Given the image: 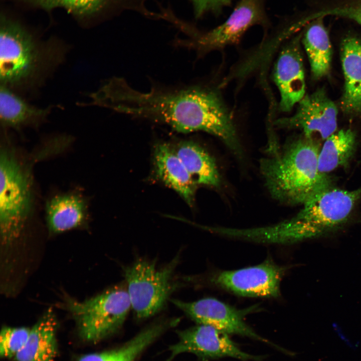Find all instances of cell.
Segmentation results:
<instances>
[{"label":"cell","instance_id":"cell-6","mask_svg":"<svg viewBox=\"0 0 361 361\" xmlns=\"http://www.w3.org/2000/svg\"><path fill=\"white\" fill-rule=\"evenodd\" d=\"M179 257L158 268L155 261L136 260L124 268L131 307L136 317L144 319L158 312L173 289L172 277Z\"/></svg>","mask_w":361,"mask_h":361},{"label":"cell","instance_id":"cell-26","mask_svg":"<svg viewBox=\"0 0 361 361\" xmlns=\"http://www.w3.org/2000/svg\"><path fill=\"white\" fill-rule=\"evenodd\" d=\"M195 16L200 18L207 13L218 14L231 4V0H189Z\"/></svg>","mask_w":361,"mask_h":361},{"label":"cell","instance_id":"cell-19","mask_svg":"<svg viewBox=\"0 0 361 361\" xmlns=\"http://www.w3.org/2000/svg\"><path fill=\"white\" fill-rule=\"evenodd\" d=\"M197 185L219 187L221 177L214 158L192 141H182L173 147Z\"/></svg>","mask_w":361,"mask_h":361},{"label":"cell","instance_id":"cell-3","mask_svg":"<svg viewBox=\"0 0 361 361\" xmlns=\"http://www.w3.org/2000/svg\"><path fill=\"white\" fill-rule=\"evenodd\" d=\"M67 53L62 45L40 42L19 23L1 17V85L18 94L34 91L63 63Z\"/></svg>","mask_w":361,"mask_h":361},{"label":"cell","instance_id":"cell-16","mask_svg":"<svg viewBox=\"0 0 361 361\" xmlns=\"http://www.w3.org/2000/svg\"><path fill=\"white\" fill-rule=\"evenodd\" d=\"M57 320L48 310L31 328L27 342L14 358L16 361H55L58 345Z\"/></svg>","mask_w":361,"mask_h":361},{"label":"cell","instance_id":"cell-15","mask_svg":"<svg viewBox=\"0 0 361 361\" xmlns=\"http://www.w3.org/2000/svg\"><path fill=\"white\" fill-rule=\"evenodd\" d=\"M341 64L344 78L341 100L342 110L349 114L361 113V40L347 36L341 46Z\"/></svg>","mask_w":361,"mask_h":361},{"label":"cell","instance_id":"cell-5","mask_svg":"<svg viewBox=\"0 0 361 361\" xmlns=\"http://www.w3.org/2000/svg\"><path fill=\"white\" fill-rule=\"evenodd\" d=\"M65 306L74 318L79 336L91 343L116 332L131 307L127 290L115 286L84 301L70 297Z\"/></svg>","mask_w":361,"mask_h":361},{"label":"cell","instance_id":"cell-12","mask_svg":"<svg viewBox=\"0 0 361 361\" xmlns=\"http://www.w3.org/2000/svg\"><path fill=\"white\" fill-rule=\"evenodd\" d=\"M171 301L199 324L213 326L229 334L240 335L270 343L245 322L244 312L217 299L209 297L194 302L175 299Z\"/></svg>","mask_w":361,"mask_h":361},{"label":"cell","instance_id":"cell-20","mask_svg":"<svg viewBox=\"0 0 361 361\" xmlns=\"http://www.w3.org/2000/svg\"><path fill=\"white\" fill-rule=\"evenodd\" d=\"M171 327L172 323L169 319L155 322L123 345L109 350L83 355L77 361H136L158 337Z\"/></svg>","mask_w":361,"mask_h":361},{"label":"cell","instance_id":"cell-25","mask_svg":"<svg viewBox=\"0 0 361 361\" xmlns=\"http://www.w3.org/2000/svg\"><path fill=\"white\" fill-rule=\"evenodd\" d=\"M336 16L355 21L361 25V0H348L323 8L306 16L308 22L326 16Z\"/></svg>","mask_w":361,"mask_h":361},{"label":"cell","instance_id":"cell-24","mask_svg":"<svg viewBox=\"0 0 361 361\" xmlns=\"http://www.w3.org/2000/svg\"><path fill=\"white\" fill-rule=\"evenodd\" d=\"M31 328L26 327H4L0 335V355L14 358L25 345Z\"/></svg>","mask_w":361,"mask_h":361},{"label":"cell","instance_id":"cell-7","mask_svg":"<svg viewBox=\"0 0 361 361\" xmlns=\"http://www.w3.org/2000/svg\"><path fill=\"white\" fill-rule=\"evenodd\" d=\"M361 199V187L352 190L334 187L318 194L292 218L303 240L320 236L345 224Z\"/></svg>","mask_w":361,"mask_h":361},{"label":"cell","instance_id":"cell-22","mask_svg":"<svg viewBox=\"0 0 361 361\" xmlns=\"http://www.w3.org/2000/svg\"><path fill=\"white\" fill-rule=\"evenodd\" d=\"M323 20L319 18L307 24L302 39L312 75L316 79L326 76L331 64V43Z\"/></svg>","mask_w":361,"mask_h":361},{"label":"cell","instance_id":"cell-2","mask_svg":"<svg viewBox=\"0 0 361 361\" xmlns=\"http://www.w3.org/2000/svg\"><path fill=\"white\" fill-rule=\"evenodd\" d=\"M320 148L318 140L303 135L281 150L278 147L273 149L271 155L261 160V173L273 199L285 204L303 206L334 187L332 177L318 169Z\"/></svg>","mask_w":361,"mask_h":361},{"label":"cell","instance_id":"cell-17","mask_svg":"<svg viewBox=\"0 0 361 361\" xmlns=\"http://www.w3.org/2000/svg\"><path fill=\"white\" fill-rule=\"evenodd\" d=\"M87 215L84 198L76 193L56 195L46 205L47 226L52 233H62L83 225Z\"/></svg>","mask_w":361,"mask_h":361},{"label":"cell","instance_id":"cell-10","mask_svg":"<svg viewBox=\"0 0 361 361\" xmlns=\"http://www.w3.org/2000/svg\"><path fill=\"white\" fill-rule=\"evenodd\" d=\"M295 114L276 120L282 128L297 129L309 138L325 140L336 131L337 108L323 89L306 95L299 102Z\"/></svg>","mask_w":361,"mask_h":361},{"label":"cell","instance_id":"cell-14","mask_svg":"<svg viewBox=\"0 0 361 361\" xmlns=\"http://www.w3.org/2000/svg\"><path fill=\"white\" fill-rule=\"evenodd\" d=\"M153 162L157 177L175 191L190 206L194 204L197 184L170 144L162 143L154 149Z\"/></svg>","mask_w":361,"mask_h":361},{"label":"cell","instance_id":"cell-4","mask_svg":"<svg viewBox=\"0 0 361 361\" xmlns=\"http://www.w3.org/2000/svg\"><path fill=\"white\" fill-rule=\"evenodd\" d=\"M13 148L4 144L0 155V233L5 246L19 236L33 206L31 168Z\"/></svg>","mask_w":361,"mask_h":361},{"label":"cell","instance_id":"cell-13","mask_svg":"<svg viewBox=\"0 0 361 361\" xmlns=\"http://www.w3.org/2000/svg\"><path fill=\"white\" fill-rule=\"evenodd\" d=\"M301 37V34L296 36L282 49L273 71V80L280 95L279 108L283 112L290 111L305 96Z\"/></svg>","mask_w":361,"mask_h":361},{"label":"cell","instance_id":"cell-9","mask_svg":"<svg viewBox=\"0 0 361 361\" xmlns=\"http://www.w3.org/2000/svg\"><path fill=\"white\" fill-rule=\"evenodd\" d=\"M178 340L169 347V360L184 353L194 354L203 359L232 357L247 360L259 357L242 350L229 334L213 326L199 325L178 332Z\"/></svg>","mask_w":361,"mask_h":361},{"label":"cell","instance_id":"cell-8","mask_svg":"<svg viewBox=\"0 0 361 361\" xmlns=\"http://www.w3.org/2000/svg\"><path fill=\"white\" fill-rule=\"evenodd\" d=\"M265 1L239 0L223 23L205 33L190 27L186 33L189 38L178 40L177 44L195 50L200 55L236 44L251 27L268 25Z\"/></svg>","mask_w":361,"mask_h":361},{"label":"cell","instance_id":"cell-18","mask_svg":"<svg viewBox=\"0 0 361 361\" xmlns=\"http://www.w3.org/2000/svg\"><path fill=\"white\" fill-rule=\"evenodd\" d=\"M52 109V105L44 108L32 105L17 93L1 85L0 119L4 127L17 129L37 126L47 119Z\"/></svg>","mask_w":361,"mask_h":361},{"label":"cell","instance_id":"cell-1","mask_svg":"<svg viewBox=\"0 0 361 361\" xmlns=\"http://www.w3.org/2000/svg\"><path fill=\"white\" fill-rule=\"evenodd\" d=\"M97 106L168 125L180 133L202 131L219 138L242 158L243 149L232 119L218 93L200 85L132 88L122 78L106 81L93 96Z\"/></svg>","mask_w":361,"mask_h":361},{"label":"cell","instance_id":"cell-23","mask_svg":"<svg viewBox=\"0 0 361 361\" xmlns=\"http://www.w3.org/2000/svg\"><path fill=\"white\" fill-rule=\"evenodd\" d=\"M356 149L355 133L350 129L335 132L325 140L318 156V169L323 173L347 168Z\"/></svg>","mask_w":361,"mask_h":361},{"label":"cell","instance_id":"cell-11","mask_svg":"<svg viewBox=\"0 0 361 361\" xmlns=\"http://www.w3.org/2000/svg\"><path fill=\"white\" fill-rule=\"evenodd\" d=\"M285 271L284 267L267 260L252 267L221 271L214 276L212 281L240 295L277 297L280 294V283Z\"/></svg>","mask_w":361,"mask_h":361},{"label":"cell","instance_id":"cell-21","mask_svg":"<svg viewBox=\"0 0 361 361\" xmlns=\"http://www.w3.org/2000/svg\"><path fill=\"white\" fill-rule=\"evenodd\" d=\"M147 0H25L47 10L63 8L80 18L95 16L114 7L131 10L148 16L150 14L145 6Z\"/></svg>","mask_w":361,"mask_h":361}]
</instances>
